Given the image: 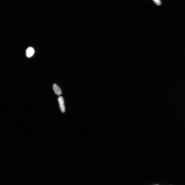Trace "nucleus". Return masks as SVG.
<instances>
[{
	"label": "nucleus",
	"mask_w": 185,
	"mask_h": 185,
	"mask_svg": "<svg viewBox=\"0 0 185 185\" xmlns=\"http://www.w3.org/2000/svg\"><path fill=\"white\" fill-rule=\"evenodd\" d=\"M58 100L61 111L63 113H64L65 112V107L63 97H60L58 98Z\"/></svg>",
	"instance_id": "f257e3e1"
},
{
	"label": "nucleus",
	"mask_w": 185,
	"mask_h": 185,
	"mask_svg": "<svg viewBox=\"0 0 185 185\" xmlns=\"http://www.w3.org/2000/svg\"><path fill=\"white\" fill-rule=\"evenodd\" d=\"M34 53V49L32 47H30L27 49L26 51V55L27 57L30 58L32 56Z\"/></svg>",
	"instance_id": "f03ea898"
},
{
	"label": "nucleus",
	"mask_w": 185,
	"mask_h": 185,
	"mask_svg": "<svg viewBox=\"0 0 185 185\" xmlns=\"http://www.w3.org/2000/svg\"><path fill=\"white\" fill-rule=\"evenodd\" d=\"M53 88L55 93L58 95H60L62 93L61 89L56 84H54L53 85Z\"/></svg>",
	"instance_id": "7ed1b4c3"
},
{
	"label": "nucleus",
	"mask_w": 185,
	"mask_h": 185,
	"mask_svg": "<svg viewBox=\"0 0 185 185\" xmlns=\"http://www.w3.org/2000/svg\"><path fill=\"white\" fill-rule=\"evenodd\" d=\"M153 1L158 5H160L161 4V2L160 0H153Z\"/></svg>",
	"instance_id": "20e7f679"
}]
</instances>
